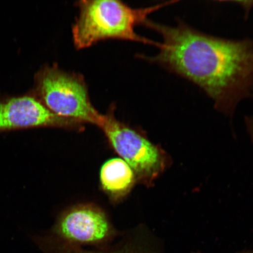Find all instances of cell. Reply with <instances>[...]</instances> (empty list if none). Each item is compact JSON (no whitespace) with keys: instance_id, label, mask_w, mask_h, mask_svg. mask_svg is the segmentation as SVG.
<instances>
[{"instance_id":"1","label":"cell","mask_w":253,"mask_h":253,"mask_svg":"<svg viewBox=\"0 0 253 253\" xmlns=\"http://www.w3.org/2000/svg\"><path fill=\"white\" fill-rule=\"evenodd\" d=\"M142 25L163 41L157 54L140 58L196 85L217 112L232 117L242 100L253 99V39L211 36L179 18L173 26L148 18Z\"/></svg>"},{"instance_id":"2","label":"cell","mask_w":253,"mask_h":253,"mask_svg":"<svg viewBox=\"0 0 253 253\" xmlns=\"http://www.w3.org/2000/svg\"><path fill=\"white\" fill-rule=\"evenodd\" d=\"M175 1L146 8H134L116 0H82L76 4L79 12L72 27L76 48H87L100 41L116 39L157 46V42L145 39L135 28L153 12Z\"/></svg>"},{"instance_id":"3","label":"cell","mask_w":253,"mask_h":253,"mask_svg":"<svg viewBox=\"0 0 253 253\" xmlns=\"http://www.w3.org/2000/svg\"><path fill=\"white\" fill-rule=\"evenodd\" d=\"M112 105L99 128L112 149L133 170L137 183L150 188L171 165V158L143 132L117 119Z\"/></svg>"},{"instance_id":"4","label":"cell","mask_w":253,"mask_h":253,"mask_svg":"<svg viewBox=\"0 0 253 253\" xmlns=\"http://www.w3.org/2000/svg\"><path fill=\"white\" fill-rule=\"evenodd\" d=\"M34 80L33 94L52 112L99 127L103 115L91 103L83 76L57 65H47L38 71Z\"/></svg>"},{"instance_id":"5","label":"cell","mask_w":253,"mask_h":253,"mask_svg":"<svg viewBox=\"0 0 253 253\" xmlns=\"http://www.w3.org/2000/svg\"><path fill=\"white\" fill-rule=\"evenodd\" d=\"M50 235L72 245L105 248L118 232L102 208L93 204L66 209L57 218Z\"/></svg>"},{"instance_id":"6","label":"cell","mask_w":253,"mask_h":253,"mask_svg":"<svg viewBox=\"0 0 253 253\" xmlns=\"http://www.w3.org/2000/svg\"><path fill=\"white\" fill-rule=\"evenodd\" d=\"M84 124L52 112L34 94L0 101V132L34 128L83 131Z\"/></svg>"},{"instance_id":"7","label":"cell","mask_w":253,"mask_h":253,"mask_svg":"<svg viewBox=\"0 0 253 253\" xmlns=\"http://www.w3.org/2000/svg\"><path fill=\"white\" fill-rule=\"evenodd\" d=\"M35 241L44 253H165L155 237L141 227L116 245L94 251H88L50 235L37 237Z\"/></svg>"},{"instance_id":"8","label":"cell","mask_w":253,"mask_h":253,"mask_svg":"<svg viewBox=\"0 0 253 253\" xmlns=\"http://www.w3.org/2000/svg\"><path fill=\"white\" fill-rule=\"evenodd\" d=\"M99 182L102 191L114 204L124 200L137 183L133 170L120 157L110 158L103 164Z\"/></svg>"},{"instance_id":"9","label":"cell","mask_w":253,"mask_h":253,"mask_svg":"<svg viewBox=\"0 0 253 253\" xmlns=\"http://www.w3.org/2000/svg\"><path fill=\"white\" fill-rule=\"evenodd\" d=\"M245 124L253 144V116L246 117Z\"/></svg>"},{"instance_id":"10","label":"cell","mask_w":253,"mask_h":253,"mask_svg":"<svg viewBox=\"0 0 253 253\" xmlns=\"http://www.w3.org/2000/svg\"><path fill=\"white\" fill-rule=\"evenodd\" d=\"M236 253H253V249H252V250H245V251H242L241 252H237Z\"/></svg>"}]
</instances>
